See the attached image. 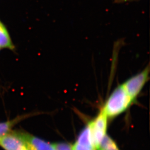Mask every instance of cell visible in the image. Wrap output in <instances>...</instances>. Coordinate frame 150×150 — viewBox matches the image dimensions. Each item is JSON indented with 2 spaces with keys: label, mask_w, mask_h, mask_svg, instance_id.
I'll use <instances>...</instances> for the list:
<instances>
[{
  "label": "cell",
  "mask_w": 150,
  "mask_h": 150,
  "mask_svg": "<svg viewBox=\"0 0 150 150\" xmlns=\"http://www.w3.org/2000/svg\"><path fill=\"white\" fill-rule=\"evenodd\" d=\"M133 101L123 85H120L112 92L102 110L108 117H114L126 110Z\"/></svg>",
  "instance_id": "1"
},
{
  "label": "cell",
  "mask_w": 150,
  "mask_h": 150,
  "mask_svg": "<svg viewBox=\"0 0 150 150\" xmlns=\"http://www.w3.org/2000/svg\"><path fill=\"white\" fill-rule=\"evenodd\" d=\"M149 71L148 65L143 71L127 80L122 85L133 100L139 95L148 79Z\"/></svg>",
  "instance_id": "2"
},
{
  "label": "cell",
  "mask_w": 150,
  "mask_h": 150,
  "mask_svg": "<svg viewBox=\"0 0 150 150\" xmlns=\"http://www.w3.org/2000/svg\"><path fill=\"white\" fill-rule=\"evenodd\" d=\"M108 116L102 110L94 120L89 123L94 145L98 149L100 142L106 135Z\"/></svg>",
  "instance_id": "3"
},
{
  "label": "cell",
  "mask_w": 150,
  "mask_h": 150,
  "mask_svg": "<svg viewBox=\"0 0 150 150\" xmlns=\"http://www.w3.org/2000/svg\"><path fill=\"white\" fill-rule=\"evenodd\" d=\"M27 147L31 150H55L53 144L29 134L18 132Z\"/></svg>",
  "instance_id": "4"
},
{
  "label": "cell",
  "mask_w": 150,
  "mask_h": 150,
  "mask_svg": "<svg viewBox=\"0 0 150 150\" xmlns=\"http://www.w3.org/2000/svg\"><path fill=\"white\" fill-rule=\"evenodd\" d=\"M18 132H11L0 139V146L4 150H21L26 146Z\"/></svg>",
  "instance_id": "5"
},
{
  "label": "cell",
  "mask_w": 150,
  "mask_h": 150,
  "mask_svg": "<svg viewBox=\"0 0 150 150\" xmlns=\"http://www.w3.org/2000/svg\"><path fill=\"white\" fill-rule=\"evenodd\" d=\"M26 117V115L18 116L12 120L0 122V139L11 132L12 129L15 125Z\"/></svg>",
  "instance_id": "6"
},
{
  "label": "cell",
  "mask_w": 150,
  "mask_h": 150,
  "mask_svg": "<svg viewBox=\"0 0 150 150\" xmlns=\"http://www.w3.org/2000/svg\"><path fill=\"white\" fill-rule=\"evenodd\" d=\"M0 48L13 50L14 48L6 27L0 21Z\"/></svg>",
  "instance_id": "7"
},
{
  "label": "cell",
  "mask_w": 150,
  "mask_h": 150,
  "mask_svg": "<svg viewBox=\"0 0 150 150\" xmlns=\"http://www.w3.org/2000/svg\"><path fill=\"white\" fill-rule=\"evenodd\" d=\"M98 150H119L115 142L106 134L100 142Z\"/></svg>",
  "instance_id": "8"
},
{
  "label": "cell",
  "mask_w": 150,
  "mask_h": 150,
  "mask_svg": "<svg viewBox=\"0 0 150 150\" xmlns=\"http://www.w3.org/2000/svg\"><path fill=\"white\" fill-rule=\"evenodd\" d=\"M55 150H73L72 145L69 143H57L53 144Z\"/></svg>",
  "instance_id": "9"
},
{
  "label": "cell",
  "mask_w": 150,
  "mask_h": 150,
  "mask_svg": "<svg viewBox=\"0 0 150 150\" xmlns=\"http://www.w3.org/2000/svg\"><path fill=\"white\" fill-rule=\"evenodd\" d=\"M73 150H96V149L93 147L87 146L85 145L81 144L77 142H75L74 144L72 145Z\"/></svg>",
  "instance_id": "10"
},
{
  "label": "cell",
  "mask_w": 150,
  "mask_h": 150,
  "mask_svg": "<svg viewBox=\"0 0 150 150\" xmlns=\"http://www.w3.org/2000/svg\"><path fill=\"white\" fill-rule=\"evenodd\" d=\"M134 1H137V0H112L113 3H115V4H122V3Z\"/></svg>",
  "instance_id": "11"
},
{
  "label": "cell",
  "mask_w": 150,
  "mask_h": 150,
  "mask_svg": "<svg viewBox=\"0 0 150 150\" xmlns=\"http://www.w3.org/2000/svg\"><path fill=\"white\" fill-rule=\"evenodd\" d=\"M21 150H30V149H29V148L28 147H27V145H26V146H25V147H24L23 148V149H21Z\"/></svg>",
  "instance_id": "12"
}]
</instances>
